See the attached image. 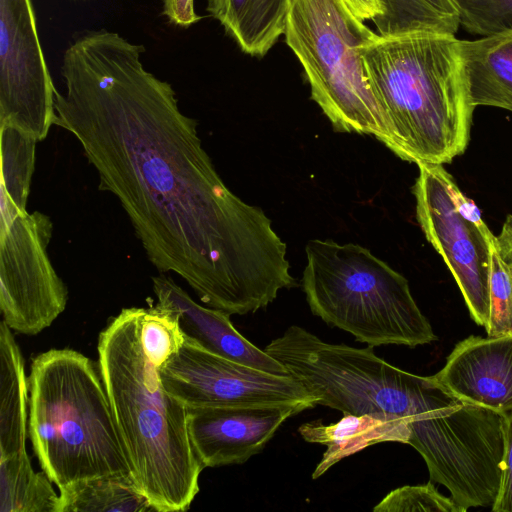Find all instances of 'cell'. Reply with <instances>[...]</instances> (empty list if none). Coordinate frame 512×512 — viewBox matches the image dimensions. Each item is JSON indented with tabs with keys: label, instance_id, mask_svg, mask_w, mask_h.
<instances>
[{
	"label": "cell",
	"instance_id": "cell-11",
	"mask_svg": "<svg viewBox=\"0 0 512 512\" xmlns=\"http://www.w3.org/2000/svg\"><path fill=\"white\" fill-rule=\"evenodd\" d=\"M307 409L296 404L187 409L193 451L203 468L245 463L288 418Z\"/></svg>",
	"mask_w": 512,
	"mask_h": 512
},
{
	"label": "cell",
	"instance_id": "cell-10",
	"mask_svg": "<svg viewBox=\"0 0 512 512\" xmlns=\"http://www.w3.org/2000/svg\"><path fill=\"white\" fill-rule=\"evenodd\" d=\"M36 24L32 0H0V124L38 142L54 125L56 88Z\"/></svg>",
	"mask_w": 512,
	"mask_h": 512
},
{
	"label": "cell",
	"instance_id": "cell-8",
	"mask_svg": "<svg viewBox=\"0 0 512 512\" xmlns=\"http://www.w3.org/2000/svg\"><path fill=\"white\" fill-rule=\"evenodd\" d=\"M0 309L14 331L36 335L65 310L68 291L49 255L53 225L41 212L1 197Z\"/></svg>",
	"mask_w": 512,
	"mask_h": 512
},
{
	"label": "cell",
	"instance_id": "cell-3",
	"mask_svg": "<svg viewBox=\"0 0 512 512\" xmlns=\"http://www.w3.org/2000/svg\"><path fill=\"white\" fill-rule=\"evenodd\" d=\"M455 35L375 34L361 48L384 116L385 146L402 160L445 164L467 148L471 104Z\"/></svg>",
	"mask_w": 512,
	"mask_h": 512
},
{
	"label": "cell",
	"instance_id": "cell-16",
	"mask_svg": "<svg viewBox=\"0 0 512 512\" xmlns=\"http://www.w3.org/2000/svg\"><path fill=\"white\" fill-rule=\"evenodd\" d=\"M206 11L244 53L262 57L285 32L288 0H207Z\"/></svg>",
	"mask_w": 512,
	"mask_h": 512
},
{
	"label": "cell",
	"instance_id": "cell-7",
	"mask_svg": "<svg viewBox=\"0 0 512 512\" xmlns=\"http://www.w3.org/2000/svg\"><path fill=\"white\" fill-rule=\"evenodd\" d=\"M418 167L419 175L413 186L417 220L452 273L471 318L485 327L489 317L494 235L443 165Z\"/></svg>",
	"mask_w": 512,
	"mask_h": 512
},
{
	"label": "cell",
	"instance_id": "cell-14",
	"mask_svg": "<svg viewBox=\"0 0 512 512\" xmlns=\"http://www.w3.org/2000/svg\"><path fill=\"white\" fill-rule=\"evenodd\" d=\"M309 443L327 446L312 478L317 479L342 459L382 442L408 444L410 430L402 419H386L369 414H343L336 423L320 421L304 423L298 429Z\"/></svg>",
	"mask_w": 512,
	"mask_h": 512
},
{
	"label": "cell",
	"instance_id": "cell-19",
	"mask_svg": "<svg viewBox=\"0 0 512 512\" xmlns=\"http://www.w3.org/2000/svg\"><path fill=\"white\" fill-rule=\"evenodd\" d=\"M27 451L0 457V512H59V495Z\"/></svg>",
	"mask_w": 512,
	"mask_h": 512
},
{
	"label": "cell",
	"instance_id": "cell-12",
	"mask_svg": "<svg viewBox=\"0 0 512 512\" xmlns=\"http://www.w3.org/2000/svg\"><path fill=\"white\" fill-rule=\"evenodd\" d=\"M433 378L463 402L512 411V336H469L456 344Z\"/></svg>",
	"mask_w": 512,
	"mask_h": 512
},
{
	"label": "cell",
	"instance_id": "cell-22",
	"mask_svg": "<svg viewBox=\"0 0 512 512\" xmlns=\"http://www.w3.org/2000/svg\"><path fill=\"white\" fill-rule=\"evenodd\" d=\"M487 336H512V272L500 256L495 236L491 244V275Z\"/></svg>",
	"mask_w": 512,
	"mask_h": 512
},
{
	"label": "cell",
	"instance_id": "cell-25",
	"mask_svg": "<svg viewBox=\"0 0 512 512\" xmlns=\"http://www.w3.org/2000/svg\"><path fill=\"white\" fill-rule=\"evenodd\" d=\"M491 509L494 512H512V411L505 417L501 482Z\"/></svg>",
	"mask_w": 512,
	"mask_h": 512
},
{
	"label": "cell",
	"instance_id": "cell-29",
	"mask_svg": "<svg viewBox=\"0 0 512 512\" xmlns=\"http://www.w3.org/2000/svg\"><path fill=\"white\" fill-rule=\"evenodd\" d=\"M72 1H88V0H72Z\"/></svg>",
	"mask_w": 512,
	"mask_h": 512
},
{
	"label": "cell",
	"instance_id": "cell-2",
	"mask_svg": "<svg viewBox=\"0 0 512 512\" xmlns=\"http://www.w3.org/2000/svg\"><path fill=\"white\" fill-rule=\"evenodd\" d=\"M143 308H124L100 332L98 366L131 475L157 512H182L204 469L188 433L187 408L163 387L141 341Z\"/></svg>",
	"mask_w": 512,
	"mask_h": 512
},
{
	"label": "cell",
	"instance_id": "cell-13",
	"mask_svg": "<svg viewBox=\"0 0 512 512\" xmlns=\"http://www.w3.org/2000/svg\"><path fill=\"white\" fill-rule=\"evenodd\" d=\"M152 282L157 306L177 314L186 337L230 360L275 375L291 376L279 361L240 334L231 323L229 314L199 305L170 277L159 275L153 277Z\"/></svg>",
	"mask_w": 512,
	"mask_h": 512
},
{
	"label": "cell",
	"instance_id": "cell-20",
	"mask_svg": "<svg viewBox=\"0 0 512 512\" xmlns=\"http://www.w3.org/2000/svg\"><path fill=\"white\" fill-rule=\"evenodd\" d=\"M382 14L374 23L379 35L412 32L455 35L459 17L451 0H378Z\"/></svg>",
	"mask_w": 512,
	"mask_h": 512
},
{
	"label": "cell",
	"instance_id": "cell-18",
	"mask_svg": "<svg viewBox=\"0 0 512 512\" xmlns=\"http://www.w3.org/2000/svg\"><path fill=\"white\" fill-rule=\"evenodd\" d=\"M59 512H157L131 473L108 474L59 488Z\"/></svg>",
	"mask_w": 512,
	"mask_h": 512
},
{
	"label": "cell",
	"instance_id": "cell-17",
	"mask_svg": "<svg viewBox=\"0 0 512 512\" xmlns=\"http://www.w3.org/2000/svg\"><path fill=\"white\" fill-rule=\"evenodd\" d=\"M11 328L0 323V457L26 451L29 385Z\"/></svg>",
	"mask_w": 512,
	"mask_h": 512
},
{
	"label": "cell",
	"instance_id": "cell-5",
	"mask_svg": "<svg viewBox=\"0 0 512 512\" xmlns=\"http://www.w3.org/2000/svg\"><path fill=\"white\" fill-rule=\"evenodd\" d=\"M302 288L311 312L376 347H416L437 339L407 279L354 243L313 239L305 246Z\"/></svg>",
	"mask_w": 512,
	"mask_h": 512
},
{
	"label": "cell",
	"instance_id": "cell-9",
	"mask_svg": "<svg viewBox=\"0 0 512 512\" xmlns=\"http://www.w3.org/2000/svg\"><path fill=\"white\" fill-rule=\"evenodd\" d=\"M185 336V335H184ZM165 390L187 409L245 405H317L293 376L268 373L212 353L188 337L158 369Z\"/></svg>",
	"mask_w": 512,
	"mask_h": 512
},
{
	"label": "cell",
	"instance_id": "cell-1",
	"mask_svg": "<svg viewBox=\"0 0 512 512\" xmlns=\"http://www.w3.org/2000/svg\"><path fill=\"white\" fill-rule=\"evenodd\" d=\"M144 52L106 29L77 37L63 54L54 125L76 137L158 271L229 315L264 309L296 286L286 244L260 207L224 184L196 120L144 68Z\"/></svg>",
	"mask_w": 512,
	"mask_h": 512
},
{
	"label": "cell",
	"instance_id": "cell-27",
	"mask_svg": "<svg viewBox=\"0 0 512 512\" xmlns=\"http://www.w3.org/2000/svg\"><path fill=\"white\" fill-rule=\"evenodd\" d=\"M496 247L504 262L512 272V215H508L498 236Z\"/></svg>",
	"mask_w": 512,
	"mask_h": 512
},
{
	"label": "cell",
	"instance_id": "cell-6",
	"mask_svg": "<svg viewBox=\"0 0 512 512\" xmlns=\"http://www.w3.org/2000/svg\"><path fill=\"white\" fill-rule=\"evenodd\" d=\"M375 34L344 0H288L285 41L311 98L336 131L372 135L385 145L384 116L360 53Z\"/></svg>",
	"mask_w": 512,
	"mask_h": 512
},
{
	"label": "cell",
	"instance_id": "cell-24",
	"mask_svg": "<svg viewBox=\"0 0 512 512\" xmlns=\"http://www.w3.org/2000/svg\"><path fill=\"white\" fill-rule=\"evenodd\" d=\"M374 512H465L451 497L440 494L432 484L403 486L388 493Z\"/></svg>",
	"mask_w": 512,
	"mask_h": 512
},
{
	"label": "cell",
	"instance_id": "cell-15",
	"mask_svg": "<svg viewBox=\"0 0 512 512\" xmlns=\"http://www.w3.org/2000/svg\"><path fill=\"white\" fill-rule=\"evenodd\" d=\"M458 45L471 104L512 112V31Z\"/></svg>",
	"mask_w": 512,
	"mask_h": 512
},
{
	"label": "cell",
	"instance_id": "cell-26",
	"mask_svg": "<svg viewBox=\"0 0 512 512\" xmlns=\"http://www.w3.org/2000/svg\"><path fill=\"white\" fill-rule=\"evenodd\" d=\"M163 15L178 27L188 28L201 20L194 9V0H163Z\"/></svg>",
	"mask_w": 512,
	"mask_h": 512
},
{
	"label": "cell",
	"instance_id": "cell-4",
	"mask_svg": "<svg viewBox=\"0 0 512 512\" xmlns=\"http://www.w3.org/2000/svg\"><path fill=\"white\" fill-rule=\"evenodd\" d=\"M28 385V437L58 489L131 473L98 363L72 349H51L33 359Z\"/></svg>",
	"mask_w": 512,
	"mask_h": 512
},
{
	"label": "cell",
	"instance_id": "cell-28",
	"mask_svg": "<svg viewBox=\"0 0 512 512\" xmlns=\"http://www.w3.org/2000/svg\"><path fill=\"white\" fill-rule=\"evenodd\" d=\"M351 11L361 21H373L382 14V7L378 0H344Z\"/></svg>",
	"mask_w": 512,
	"mask_h": 512
},
{
	"label": "cell",
	"instance_id": "cell-23",
	"mask_svg": "<svg viewBox=\"0 0 512 512\" xmlns=\"http://www.w3.org/2000/svg\"><path fill=\"white\" fill-rule=\"evenodd\" d=\"M459 24L481 37L512 31V0H451Z\"/></svg>",
	"mask_w": 512,
	"mask_h": 512
},
{
	"label": "cell",
	"instance_id": "cell-21",
	"mask_svg": "<svg viewBox=\"0 0 512 512\" xmlns=\"http://www.w3.org/2000/svg\"><path fill=\"white\" fill-rule=\"evenodd\" d=\"M140 332L145 353L158 369L185 340L177 314L157 305L143 308Z\"/></svg>",
	"mask_w": 512,
	"mask_h": 512
}]
</instances>
